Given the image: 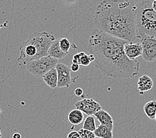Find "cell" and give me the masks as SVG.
<instances>
[{"label":"cell","instance_id":"8fae6325","mask_svg":"<svg viewBox=\"0 0 156 138\" xmlns=\"http://www.w3.org/2000/svg\"><path fill=\"white\" fill-rule=\"evenodd\" d=\"M95 118H96L100 124L104 125L108 127L109 129L113 131V120L112 116L104 109H100L94 114Z\"/></svg>","mask_w":156,"mask_h":138},{"label":"cell","instance_id":"ac0fdd59","mask_svg":"<svg viewBox=\"0 0 156 138\" xmlns=\"http://www.w3.org/2000/svg\"><path fill=\"white\" fill-rule=\"evenodd\" d=\"M96 124H95V116L94 115L88 116V117L86 118L83 124V128L85 130H87L94 132L95 130L96 129Z\"/></svg>","mask_w":156,"mask_h":138},{"label":"cell","instance_id":"d6986e66","mask_svg":"<svg viewBox=\"0 0 156 138\" xmlns=\"http://www.w3.org/2000/svg\"><path fill=\"white\" fill-rule=\"evenodd\" d=\"M58 41L60 49H61L63 52L68 54L69 51L71 48V44L69 41L66 37L59 38Z\"/></svg>","mask_w":156,"mask_h":138},{"label":"cell","instance_id":"ba28073f","mask_svg":"<svg viewBox=\"0 0 156 138\" xmlns=\"http://www.w3.org/2000/svg\"><path fill=\"white\" fill-rule=\"evenodd\" d=\"M55 69L58 73V88H69L72 84L70 68L63 63H57Z\"/></svg>","mask_w":156,"mask_h":138},{"label":"cell","instance_id":"8992f818","mask_svg":"<svg viewBox=\"0 0 156 138\" xmlns=\"http://www.w3.org/2000/svg\"><path fill=\"white\" fill-rule=\"evenodd\" d=\"M140 40L143 59L148 62H154L156 60V37L144 36Z\"/></svg>","mask_w":156,"mask_h":138},{"label":"cell","instance_id":"484cf974","mask_svg":"<svg viewBox=\"0 0 156 138\" xmlns=\"http://www.w3.org/2000/svg\"><path fill=\"white\" fill-rule=\"evenodd\" d=\"M0 138H2V134L1 130H0Z\"/></svg>","mask_w":156,"mask_h":138},{"label":"cell","instance_id":"52a82bcc","mask_svg":"<svg viewBox=\"0 0 156 138\" xmlns=\"http://www.w3.org/2000/svg\"><path fill=\"white\" fill-rule=\"evenodd\" d=\"M76 108L87 116L94 115L102 109L101 106L92 98H83L75 103Z\"/></svg>","mask_w":156,"mask_h":138},{"label":"cell","instance_id":"2e32d148","mask_svg":"<svg viewBox=\"0 0 156 138\" xmlns=\"http://www.w3.org/2000/svg\"><path fill=\"white\" fill-rule=\"evenodd\" d=\"M94 132L96 137L101 138H113V131L104 125L100 124L96 127V129Z\"/></svg>","mask_w":156,"mask_h":138},{"label":"cell","instance_id":"d4e9b609","mask_svg":"<svg viewBox=\"0 0 156 138\" xmlns=\"http://www.w3.org/2000/svg\"><path fill=\"white\" fill-rule=\"evenodd\" d=\"M151 7L155 12H156V0H154V2H151Z\"/></svg>","mask_w":156,"mask_h":138},{"label":"cell","instance_id":"4316f807","mask_svg":"<svg viewBox=\"0 0 156 138\" xmlns=\"http://www.w3.org/2000/svg\"><path fill=\"white\" fill-rule=\"evenodd\" d=\"M154 119L155 120V122H156V112H155V119Z\"/></svg>","mask_w":156,"mask_h":138},{"label":"cell","instance_id":"3957f363","mask_svg":"<svg viewBox=\"0 0 156 138\" xmlns=\"http://www.w3.org/2000/svg\"><path fill=\"white\" fill-rule=\"evenodd\" d=\"M55 39L54 35L47 31L31 33L26 41L21 42L17 62L20 65H26L31 61L48 56V49Z\"/></svg>","mask_w":156,"mask_h":138},{"label":"cell","instance_id":"9c48e42d","mask_svg":"<svg viewBox=\"0 0 156 138\" xmlns=\"http://www.w3.org/2000/svg\"><path fill=\"white\" fill-rule=\"evenodd\" d=\"M123 51L129 60H136L142 55V47L141 42L127 41L123 45Z\"/></svg>","mask_w":156,"mask_h":138},{"label":"cell","instance_id":"ffe728a7","mask_svg":"<svg viewBox=\"0 0 156 138\" xmlns=\"http://www.w3.org/2000/svg\"><path fill=\"white\" fill-rule=\"evenodd\" d=\"M77 132L79 133L81 138H95V137L94 132H91V131H90V130L81 128L78 130Z\"/></svg>","mask_w":156,"mask_h":138},{"label":"cell","instance_id":"7c38bea8","mask_svg":"<svg viewBox=\"0 0 156 138\" xmlns=\"http://www.w3.org/2000/svg\"><path fill=\"white\" fill-rule=\"evenodd\" d=\"M95 60V56L93 54L87 55L84 52H78L74 55L72 59V62L78 64L79 65L87 66L93 62Z\"/></svg>","mask_w":156,"mask_h":138},{"label":"cell","instance_id":"7a4b0ae2","mask_svg":"<svg viewBox=\"0 0 156 138\" xmlns=\"http://www.w3.org/2000/svg\"><path fill=\"white\" fill-rule=\"evenodd\" d=\"M134 0H102L94 15L98 29L127 41L136 39Z\"/></svg>","mask_w":156,"mask_h":138},{"label":"cell","instance_id":"277c9868","mask_svg":"<svg viewBox=\"0 0 156 138\" xmlns=\"http://www.w3.org/2000/svg\"><path fill=\"white\" fill-rule=\"evenodd\" d=\"M136 38L144 36L156 37V12L149 0H142L136 4Z\"/></svg>","mask_w":156,"mask_h":138},{"label":"cell","instance_id":"cb8c5ba5","mask_svg":"<svg viewBox=\"0 0 156 138\" xmlns=\"http://www.w3.org/2000/svg\"><path fill=\"white\" fill-rule=\"evenodd\" d=\"M13 138H22V135L20 133H14L12 136Z\"/></svg>","mask_w":156,"mask_h":138},{"label":"cell","instance_id":"83f0119b","mask_svg":"<svg viewBox=\"0 0 156 138\" xmlns=\"http://www.w3.org/2000/svg\"><path fill=\"white\" fill-rule=\"evenodd\" d=\"M95 138H101V137H96V136H95Z\"/></svg>","mask_w":156,"mask_h":138},{"label":"cell","instance_id":"30bf717a","mask_svg":"<svg viewBox=\"0 0 156 138\" xmlns=\"http://www.w3.org/2000/svg\"><path fill=\"white\" fill-rule=\"evenodd\" d=\"M154 87V82L150 76L147 74H144L139 78L137 82V89L140 94L143 95L145 92L151 90Z\"/></svg>","mask_w":156,"mask_h":138},{"label":"cell","instance_id":"4fadbf2b","mask_svg":"<svg viewBox=\"0 0 156 138\" xmlns=\"http://www.w3.org/2000/svg\"><path fill=\"white\" fill-rule=\"evenodd\" d=\"M67 55V53L63 52L59 47V41L54 40L49 47L48 52V56L55 59H62Z\"/></svg>","mask_w":156,"mask_h":138},{"label":"cell","instance_id":"e0dca14e","mask_svg":"<svg viewBox=\"0 0 156 138\" xmlns=\"http://www.w3.org/2000/svg\"><path fill=\"white\" fill-rule=\"evenodd\" d=\"M145 114L150 119H154L156 112V100H151L147 102L144 106Z\"/></svg>","mask_w":156,"mask_h":138},{"label":"cell","instance_id":"5bb4252c","mask_svg":"<svg viewBox=\"0 0 156 138\" xmlns=\"http://www.w3.org/2000/svg\"><path fill=\"white\" fill-rule=\"evenodd\" d=\"M41 78L49 87L55 88L58 86V73L55 67L49 70Z\"/></svg>","mask_w":156,"mask_h":138},{"label":"cell","instance_id":"7402d4cb","mask_svg":"<svg viewBox=\"0 0 156 138\" xmlns=\"http://www.w3.org/2000/svg\"><path fill=\"white\" fill-rule=\"evenodd\" d=\"M74 94L77 97H80V96H82L83 95V90L82 88H77L74 91Z\"/></svg>","mask_w":156,"mask_h":138},{"label":"cell","instance_id":"603a6c76","mask_svg":"<svg viewBox=\"0 0 156 138\" xmlns=\"http://www.w3.org/2000/svg\"><path fill=\"white\" fill-rule=\"evenodd\" d=\"M80 69V65L76 63H72L70 67V70L73 72H77Z\"/></svg>","mask_w":156,"mask_h":138},{"label":"cell","instance_id":"6da1fadb","mask_svg":"<svg viewBox=\"0 0 156 138\" xmlns=\"http://www.w3.org/2000/svg\"><path fill=\"white\" fill-rule=\"evenodd\" d=\"M127 41L112 36L95 29L91 35L87 49L95 56V67L105 76L113 79L136 77L140 72V63L129 60L123 51Z\"/></svg>","mask_w":156,"mask_h":138},{"label":"cell","instance_id":"9a60e30c","mask_svg":"<svg viewBox=\"0 0 156 138\" xmlns=\"http://www.w3.org/2000/svg\"><path fill=\"white\" fill-rule=\"evenodd\" d=\"M83 113L76 108L71 111L68 114L69 122L73 126L80 125L81 122H83Z\"/></svg>","mask_w":156,"mask_h":138},{"label":"cell","instance_id":"44dd1931","mask_svg":"<svg viewBox=\"0 0 156 138\" xmlns=\"http://www.w3.org/2000/svg\"><path fill=\"white\" fill-rule=\"evenodd\" d=\"M67 138H81L77 131H72L68 133Z\"/></svg>","mask_w":156,"mask_h":138},{"label":"cell","instance_id":"5b68a950","mask_svg":"<svg viewBox=\"0 0 156 138\" xmlns=\"http://www.w3.org/2000/svg\"><path fill=\"white\" fill-rule=\"evenodd\" d=\"M58 60L49 56L33 60L26 65L28 72L37 78H41L49 70L55 67Z\"/></svg>","mask_w":156,"mask_h":138}]
</instances>
